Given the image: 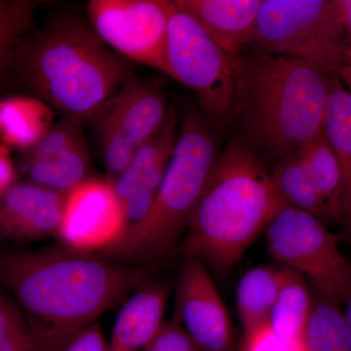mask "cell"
Instances as JSON below:
<instances>
[{
    "instance_id": "obj_1",
    "label": "cell",
    "mask_w": 351,
    "mask_h": 351,
    "mask_svg": "<svg viewBox=\"0 0 351 351\" xmlns=\"http://www.w3.org/2000/svg\"><path fill=\"white\" fill-rule=\"evenodd\" d=\"M141 281L138 270L64 246L0 254V282L41 351H63L77 332L125 301Z\"/></svg>"
},
{
    "instance_id": "obj_2",
    "label": "cell",
    "mask_w": 351,
    "mask_h": 351,
    "mask_svg": "<svg viewBox=\"0 0 351 351\" xmlns=\"http://www.w3.org/2000/svg\"><path fill=\"white\" fill-rule=\"evenodd\" d=\"M288 206L262 158L242 138L215 159L184 233L182 251L226 274Z\"/></svg>"
},
{
    "instance_id": "obj_3",
    "label": "cell",
    "mask_w": 351,
    "mask_h": 351,
    "mask_svg": "<svg viewBox=\"0 0 351 351\" xmlns=\"http://www.w3.org/2000/svg\"><path fill=\"white\" fill-rule=\"evenodd\" d=\"M330 77L292 58L241 56L234 117L242 140L278 162L324 132Z\"/></svg>"
},
{
    "instance_id": "obj_4",
    "label": "cell",
    "mask_w": 351,
    "mask_h": 351,
    "mask_svg": "<svg viewBox=\"0 0 351 351\" xmlns=\"http://www.w3.org/2000/svg\"><path fill=\"white\" fill-rule=\"evenodd\" d=\"M15 62L34 97L80 122L92 119L133 77L128 60L75 16L55 18L27 36Z\"/></svg>"
},
{
    "instance_id": "obj_5",
    "label": "cell",
    "mask_w": 351,
    "mask_h": 351,
    "mask_svg": "<svg viewBox=\"0 0 351 351\" xmlns=\"http://www.w3.org/2000/svg\"><path fill=\"white\" fill-rule=\"evenodd\" d=\"M216 157L206 123L197 113H186L151 212L121 258L154 262L174 253Z\"/></svg>"
},
{
    "instance_id": "obj_6",
    "label": "cell",
    "mask_w": 351,
    "mask_h": 351,
    "mask_svg": "<svg viewBox=\"0 0 351 351\" xmlns=\"http://www.w3.org/2000/svg\"><path fill=\"white\" fill-rule=\"evenodd\" d=\"M256 52L299 60L325 75L351 64L339 0H262Z\"/></svg>"
},
{
    "instance_id": "obj_7",
    "label": "cell",
    "mask_w": 351,
    "mask_h": 351,
    "mask_svg": "<svg viewBox=\"0 0 351 351\" xmlns=\"http://www.w3.org/2000/svg\"><path fill=\"white\" fill-rule=\"evenodd\" d=\"M241 56L221 49L172 1L167 38L171 77L195 92L203 112L216 123L234 117Z\"/></svg>"
},
{
    "instance_id": "obj_8",
    "label": "cell",
    "mask_w": 351,
    "mask_h": 351,
    "mask_svg": "<svg viewBox=\"0 0 351 351\" xmlns=\"http://www.w3.org/2000/svg\"><path fill=\"white\" fill-rule=\"evenodd\" d=\"M272 257L306 276L321 299L339 304L351 289V265L334 234L313 215L286 206L265 230Z\"/></svg>"
},
{
    "instance_id": "obj_9",
    "label": "cell",
    "mask_w": 351,
    "mask_h": 351,
    "mask_svg": "<svg viewBox=\"0 0 351 351\" xmlns=\"http://www.w3.org/2000/svg\"><path fill=\"white\" fill-rule=\"evenodd\" d=\"M171 9L172 1L166 0H91L87 15L110 49L171 76L167 61Z\"/></svg>"
},
{
    "instance_id": "obj_10",
    "label": "cell",
    "mask_w": 351,
    "mask_h": 351,
    "mask_svg": "<svg viewBox=\"0 0 351 351\" xmlns=\"http://www.w3.org/2000/svg\"><path fill=\"white\" fill-rule=\"evenodd\" d=\"M123 208L106 179L90 177L66 193L57 237L66 248L105 252L119 239Z\"/></svg>"
},
{
    "instance_id": "obj_11",
    "label": "cell",
    "mask_w": 351,
    "mask_h": 351,
    "mask_svg": "<svg viewBox=\"0 0 351 351\" xmlns=\"http://www.w3.org/2000/svg\"><path fill=\"white\" fill-rule=\"evenodd\" d=\"M177 321L203 351H235L230 315L208 269L186 258L175 293Z\"/></svg>"
},
{
    "instance_id": "obj_12",
    "label": "cell",
    "mask_w": 351,
    "mask_h": 351,
    "mask_svg": "<svg viewBox=\"0 0 351 351\" xmlns=\"http://www.w3.org/2000/svg\"><path fill=\"white\" fill-rule=\"evenodd\" d=\"M27 181L68 193L90 176L91 160L83 138L82 122L66 119L20 158Z\"/></svg>"
},
{
    "instance_id": "obj_13",
    "label": "cell",
    "mask_w": 351,
    "mask_h": 351,
    "mask_svg": "<svg viewBox=\"0 0 351 351\" xmlns=\"http://www.w3.org/2000/svg\"><path fill=\"white\" fill-rule=\"evenodd\" d=\"M66 193L18 181L0 195V239L27 243L56 235Z\"/></svg>"
},
{
    "instance_id": "obj_14",
    "label": "cell",
    "mask_w": 351,
    "mask_h": 351,
    "mask_svg": "<svg viewBox=\"0 0 351 351\" xmlns=\"http://www.w3.org/2000/svg\"><path fill=\"white\" fill-rule=\"evenodd\" d=\"M219 47L240 56L255 36L262 0H174Z\"/></svg>"
},
{
    "instance_id": "obj_15",
    "label": "cell",
    "mask_w": 351,
    "mask_h": 351,
    "mask_svg": "<svg viewBox=\"0 0 351 351\" xmlns=\"http://www.w3.org/2000/svg\"><path fill=\"white\" fill-rule=\"evenodd\" d=\"M164 283L145 285L127 298L113 325L108 351H145L163 327L168 301Z\"/></svg>"
},
{
    "instance_id": "obj_16",
    "label": "cell",
    "mask_w": 351,
    "mask_h": 351,
    "mask_svg": "<svg viewBox=\"0 0 351 351\" xmlns=\"http://www.w3.org/2000/svg\"><path fill=\"white\" fill-rule=\"evenodd\" d=\"M179 130L177 113L174 108H169L163 126L156 135L138 145L128 167L110 181L122 204L138 191L157 195L174 154Z\"/></svg>"
},
{
    "instance_id": "obj_17",
    "label": "cell",
    "mask_w": 351,
    "mask_h": 351,
    "mask_svg": "<svg viewBox=\"0 0 351 351\" xmlns=\"http://www.w3.org/2000/svg\"><path fill=\"white\" fill-rule=\"evenodd\" d=\"M103 107L117 119L137 147L156 135L169 112L162 92L134 77Z\"/></svg>"
},
{
    "instance_id": "obj_18",
    "label": "cell",
    "mask_w": 351,
    "mask_h": 351,
    "mask_svg": "<svg viewBox=\"0 0 351 351\" xmlns=\"http://www.w3.org/2000/svg\"><path fill=\"white\" fill-rule=\"evenodd\" d=\"M54 112L31 96L0 99V144L24 152L38 144L54 126Z\"/></svg>"
},
{
    "instance_id": "obj_19",
    "label": "cell",
    "mask_w": 351,
    "mask_h": 351,
    "mask_svg": "<svg viewBox=\"0 0 351 351\" xmlns=\"http://www.w3.org/2000/svg\"><path fill=\"white\" fill-rule=\"evenodd\" d=\"M324 135L341 170L343 223L351 232V94L338 76L330 77Z\"/></svg>"
},
{
    "instance_id": "obj_20",
    "label": "cell",
    "mask_w": 351,
    "mask_h": 351,
    "mask_svg": "<svg viewBox=\"0 0 351 351\" xmlns=\"http://www.w3.org/2000/svg\"><path fill=\"white\" fill-rule=\"evenodd\" d=\"M283 281V267L258 265L245 272L237 287V311L244 332L269 323Z\"/></svg>"
},
{
    "instance_id": "obj_21",
    "label": "cell",
    "mask_w": 351,
    "mask_h": 351,
    "mask_svg": "<svg viewBox=\"0 0 351 351\" xmlns=\"http://www.w3.org/2000/svg\"><path fill=\"white\" fill-rule=\"evenodd\" d=\"M270 177L288 206L313 215L323 223L335 221L329 207L314 186L300 149L276 162Z\"/></svg>"
},
{
    "instance_id": "obj_22",
    "label": "cell",
    "mask_w": 351,
    "mask_h": 351,
    "mask_svg": "<svg viewBox=\"0 0 351 351\" xmlns=\"http://www.w3.org/2000/svg\"><path fill=\"white\" fill-rule=\"evenodd\" d=\"M304 277L283 267V281L269 318V326L279 336L304 339L313 306Z\"/></svg>"
},
{
    "instance_id": "obj_23",
    "label": "cell",
    "mask_w": 351,
    "mask_h": 351,
    "mask_svg": "<svg viewBox=\"0 0 351 351\" xmlns=\"http://www.w3.org/2000/svg\"><path fill=\"white\" fill-rule=\"evenodd\" d=\"M300 152L314 186L329 207L335 221L343 223L341 170L324 132Z\"/></svg>"
},
{
    "instance_id": "obj_24",
    "label": "cell",
    "mask_w": 351,
    "mask_h": 351,
    "mask_svg": "<svg viewBox=\"0 0 351 351\" xmlns=\"http://www.w3.org/2000/svg\"><path fill=\"white\" fill-rule=\"evenodd\" d=\"M304 339L306 351H351V327L339 304L314 302Z\"/></svg>"
},
{
    "instance_id": "obj_25",
    "label": "cell",
    "mask_w": 351,
    "mask_h": 351,
    "mask_svg": "<svg viewBox=\"0 0 351 351\" xmlns=\"http://www.w3.org/2000/svg\"><path fill=\"white\" fill-rule=\"evenodd\" d=\"M38 2L0 0V84L34 24Z\"/></svg>"
},
{
    "instance_id": "obj_26",
    "label": "cell",
    "mask_w": 351,
    "mask_h": 351,
    "mask_svg": "<svg viewBox=\"0 0 351 351\" xmlns=\"http://www.w3.org/2000/svg\"><path fill=\"white\" fill-rule=\"evenodd\" d=\"M92 120L100 133L107 179L113 181L128 167L137 147L105 108L101 107Z\"/></svg>"
},
{
    "instance_id": "obj_27",
    "label": "cell",
    "mask_w": 351,
    "mask_h": 351,
    "mask_svg": "<svg viewBox=\"0 0 351 351\" xmlns=\"http://www.w3.org/2000/svg\"><path fill=\"white\" fill-rule=\"evenodd\" d=\"M0 351H41L20 307L1 293Z\"/></svg>"
},
{
    "instance_id": "obj_28",
    "label": "cell",
    "mask_w": 351,
    "mask_h": 351,
    "mask_svg": "<svg viewBox=\"0 0 351 351\" xmlns=\"http://www.w3.org/2000/svg\"><path fill=\"white\" fill-rule=\"evenodd\" d=\"M239 351H306V348L304 339L279 336L267 323L244 332Z\"/></svg>"
},
{
    "instance_id": "obj_29",
    "label": "cell",
    "mask_w": 351,
    "mask_h": 351,
    "mask_svg": "<svg viewBox=\"0 0 351 351\" xmlns=\"http://www.w3.org/2000/svg\"><path fill=\"white\" fill-rule=\"evenodd\" d=\"M145 351H203L184 328L172 319L163 327Z\"/></svg>"
},
{
    "instance_id": "obj_30",
    "label": "cell",
    "mask_w": 351,
    "mask_h": 351,
    "mask_svg": "<svg viewBox=\"0 0 351 351\" xmlns=\"http://www.w3.org/2000/svg\"><path fill=\"white\" fill-rule=\"evenodd\" d=\"M63 351H108V341L99 320L77 332Z\"/></svg>"
},
{
    "instance_id": "obj_31",
    "label": "cell",
    "mask_w": 351,
    "mask_h": 351,
    "mask_svg": "<svg viewBox=\"0 0 351 351\" xmlns=\"http://www.w3.org/2000/svg\"><path fill=\"white\" fill-rule=\"evenodd\" d=\"M18 182V169L11 149L0 144V195Z\"/></svg>"
},
{
    "instance_id": "obj_32",
    "label": "cell",
    "mask_w": 351,
    "mask_h": 351,
    "mask_svg": "<svg viewBox=\"0 0 351 351\" xmlns=\"http://www.w3.org/2000/svg\"><path fill=\"white\" fill-rule=\"evenodd\" d=\"M343 25H345L346 38L351 48V0H339Z\"/></svg>"
},
{
    "instance_id": "obj_33",
    "label": "cell",
    "mask_w": 351,
    "mask_h": 351,
    "mask_svg": "<svg viewBox=\"0 0 351 351\" xmlns=\"http://www.w3.org/2000/svg\"><path fill=\"white\" fill-rule=\"evenodd\" d=\"M339 78L351 94V64H348L341 71Z\"/></svg>"
},
{
    "instance_id": "obj_34",
    "label": "cell",
    "mask_w": 351,
    "mask_h": 351,
    "mask_svg": "<svg viewBox=\"0 0 351 351\" xmlns=\"http://www.w3.org/2000/svg\"><path fill=\"white\" fill-rule=\"evenodd\" d=\"M345 302L346 304L345 315L351 327V289L348 295H346Z\"/></svg>"
}]
</instances>
